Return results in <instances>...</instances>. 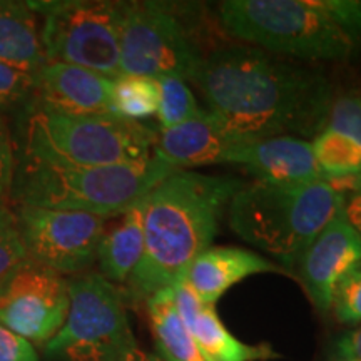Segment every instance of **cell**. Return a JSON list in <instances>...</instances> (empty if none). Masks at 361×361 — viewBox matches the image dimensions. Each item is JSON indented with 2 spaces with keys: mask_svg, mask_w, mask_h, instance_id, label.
Returning <instances> with one entry per match:
<instances>
[{
  "mask_svg": "<svg viewBox=\"0 0 361 361\" xmlns=\"http://www.w3.org/2000/svg\"><path fill=\"white\" fill-rule=\"evenodd\" d=\"M159 361H162V360H161V358H159Z\"/></svg>",
  "mask_w": 361,
  "mask_h": 361,
  "instance_id": "e575fe53",
  "label": "cell"
},
{
  "mask_svg": "<svg viewBox=\"0 0 361 361\" xmlns=\"http://www.w3.org/2000/svg\"><path fill=\"white\" fill-rule=\"evenodd\" d=\"M0 361H39L34 345L0 323Z\"/></svg>",
  "mask_w": 361,
  "mask_h": 361,
  "instance_id": "f1b7e54d",
  "label": "cell"
},
{
  "mask_svg": "<svg viewBox=\"0 0 361 361\" xmlns=\"http://www.w3.org/2000/svg\"><path fill=\"white\" fill-rule=\"evenodd\" d=\"M146 196L126 213L117 216L119 221H116L111 229H104L99 241L96 261L102 276L112 284L128 283L142 258Z\"/></svg>",
  "mask_w": 361,
  "mask_h": 361,
  "instance_id": "ac0fdd59",
  "label": "cell"
},
{
  "mask_svg": "<svg viewBox=\"0 0 361 361\" xmlns=\"http://www.w3.org/2000/svg\"><path fill=\"white\" fill-rule=\"evenodd\" d=\"M159 80V106L157 119L161 129H171L188 123L202 111L197 104L188 80L178 78H162Z\"/></svg>",
  "mask_w": 361,
  "mask_h": 361,
  "instance_id": "603a6c76",
  "label": "cell"
},
{
  "mask_svg": "<svg viewBox=\"0 0 361 361\" xmlns=\"http://www.w3.org/2000/svg\"><path fill=\"white\" fill-rule=\"evenodd\" d=\"M69 283L29 259L0 284V323L34 345H45L69 311Z\"/></svg>",
  "mask_w": 361,
  "mask_h": 361,
  "instance_id": "8fae6325",
  "label": "cell"
},
{
  "mask_svg": "<svg viewBox=\"0 0 361 361\" xmlns=\"http://www.w3.org/2000/svg\"><path fill=\"white\" fill-rule=\"evenodd\" d=\"M25 261L27 256L17 231L16 214L7 207L0 213V284Z\"/></svg>",
  "mask_w": 361,
  "mask_h": 361,
  "instance_id": "d4e9b609",
  "label": "cell"
},
{
  "mask_svg": "<svg viewBox=\"0 0 361 361\" xmlns=\"http://www.w3.org/2000/svg\"><path fill=\"white\" fill-rule=\"evenodd\" d=\"M331 310L341 323H361V264L338 284Z\"/></svg>",
  "mask_w": 361,
  "mask_h": 361,
  "instance_id": "484cf974",
  "label": "cell"
},
{
  "mask_svg": "<svg viewBox=\"0 0 361 361\" xmlns=\"http://www.w3.org/2000/svg\"><path fill=\"white\" fill-rule=\"evenodd\" d=\"M69 311L62 328L44 345L59 361H116L137 346L124 296L102 274L71 279Z\"/></svg>",
  "mask_w": 361,
  "mask_h": 361,
  "instance_id": "52a82bcc",
  "label": "cell"
},
{
  "mask_svg": "<svg viewBox=\"0 0 361 361\" xmlns=\"http://www.w3.org/2000/svg\"><path fill=\"white\" fill-rule=\"evenodd\" d=\"M0 62L37 74L45 62L37 13L29 2H0Z\"/></svg>",
  "mask_w": 361,
  "mask_h": 361,
  "instance_id": "d6986e66",
  "label": "cell"
},
{
  "mask_svg": "<svg viewBox=\"0 0 361 361\" xmlns=\"http://www.w3.org/2000/svg\"><path fill=\"white\" fill-rule=\"evenodd\" d=\"M174 171L156 154L141 164L79 168L66 162L22 154L11 191L20 206L80 211L111 219Z\"/></svg>",
  "mask_w": 361,
  "mask_h": 361,
  "instance_id": "277c9868",
  "label": "cell"
},
{
  "mask_svg": "<svg viewBox=\"0 0 361 361\" xmlns=\"http://www.w3.org/2000/svg\"><path fill=\"white\" fill-rule=\"evenodd\" d=\"M106 221L80 211L20 204L16 213L27 259L59 274L80 273L96 261Z\"/></svg>",
  "mask_w": 361,
  "mask_h": 361,
  "instance_id": "30bf717a",
  "label": "cell"
},
{
  "mask_svg": "<svg viewBox=\"0 0 361 361\" xmlns=\"http://www.w3.org/2000/svg\"><path fill=\"white\" fill-rule=\"evenodd\" d=\"M32 75L0 62V106H13L32 96Z\"/></svg>",
  "mask_w": 361,
  "mask_h": 361,
  "instance_id": "4316f807",
  "label": "cell"
},
{
  "mask_svg": "<svg viewBox=\"0 0 361 361\" xmlns=\"http://www.w3.org/2000/svg\"><path fill=\"white\" fill-rule=\"evenodd\" d=\"M191 80L206 111L236 139L314 137L333 101L331 85L319 72L247 45H226L202 56Z\"/></svg>",
  "mask_w": 361,
  "mask_h": 361,
  "instance_id": "6da1fadb",
  "label": "cell"
},
{
  "mask_svg": "<svg viewBox=\"0 0 361 361\" xmlns=\"http://www.w3.org/2000/svg\"><path fill=\"white\" fill-rule=\"evenodd\" d=\"M283 271L279 264L245 247L211 246L189 264L183 279L202 303L214 306L226 291L243 279Z\"/></svg>",
  "mask_w": 361,
  "mask_h": 361,
  "instance_id": "e0dca14e",
  "label": "cell"
},
{
  "mask_svg": "<svg viewBox=\"0 0 361 361\" xmlns=\"http://www.w3.org/2000/svg\"><path fill=\"white\" fill-rule=\"evenodd\" d=\"M323 128L350 135L361 142V92H348L333 97Z\"/></svg>",
  "mask_w": 361,
  "mask_h": 361,
  "instance_id": "cb8c5ba5",
  "label": "cell"
},
{
  "mask_svg": "<svg viewBox=\"0 0 361 361\" xmlns=\"http://www.w3.org/2000/svg\"><path fill=\"white\" fill-rule=\"evenodd\" d=\"M0 111H2V106H0Z\"/></svg>",
  "mask_w": 361,
  "mask_h": 361,
  "instance_id": "836d02e7",
  "label": "cell"
},
{
  "mask_svg": "<svg viewBox=\"0 0 361 361\" xmlns=\"http://www.w3.org/2000/svg\"><path fill=\"white\" fill-rule=\"evenodd\" d=\"M176 310L197 346L213 361H263L276 358L268 345H246L231 335L216 313L214 306L204 305L184 279L171 288Z\"/></svg>",
  "mask_w": 361,
  "mask_h": 361,
  "instance_id": "2e32d148",
  "label": "cell"
},
{
  "mask_svg": "<svg viewBox=\"0 0 361 361\" xmlns=\"http://www.w3.org/2000/svg\"><path fill=\"white\" fill-rule=\"evenodd\" d=\"M343 194L329 179L308 184L252 180L229 201V228L283 269H291L343 209Z\"/></svg>",
  "mask_w": 361,
  "mask_h": 361,
  "instance_id": "3957f363",
  "label": "cell"
},
{
  "mask_svg": "<svg viewBox=\"0 0 361 361\" xmlns=\"http://www.w3.org/2000/svg\"><path fill=\"white\" fill-rule=\"evenodd\" d=\"M218 17L233 37L283 56L343 61L360 45L319 0H226Z\"/></svg>",
  "mask_w": 361,
  "mask_h": 361,
  "instance_id": "5b68a950",
  "label": "cell"
},
{
  "mask_svg": "<svg viewBox=\"0 0 361 361\" xmlns=\"http://www.w3.org/2000/svg\"><path fill=\"white\" fill-rule=\"evenodd\" d=\"M229 164L241 166L255 180L269 184H308L324 179L311 141L296 135L241 139L231 151Z\"/></svg>",
  "mask_w": 361,
  "mask_h": 361,
  "instance_id": "5bb4252c",
  "label": "cell"
},
{
  "mask_svg": "<svg viewBox=\"0 0 361 361\" xmlns=\"http://www.w3.org/2000/svg\"><path fill=\"white\" fill-rule=\"evenodd\" d=\"M236 139L216 117L202 109L194 119L157 133L154 154L173 169L229 164Z\"/></svg>",
  "mask_w": 361,
  "mask_h": 361,
  "instance_id": "9a60e30c",
  "label": "cell"
},
{
  "mask_svg": "<svg viewBox=\"0 0 361 361\" xmlns=\"http://www.w3.org/2000/svg\"><path fill=\"white\" fill-rule=\"evenodd\" d=\"M338 361H361V324L336 341Z\"/></svg>",
  "mask_w": 361,
  "mask_h": 361,
  "instance_id": "4dcf8cb0",
  "label": "cell"
},
{
  "mask_svg": "<svg viewBox=\"0 0 361 361\" xmlns=\"http://www.w3.org/2000/svg\"><path fill=\"white\" fill-rule=\"evenodd\" d=\"M311 147L324 179L361 176V142L350 135L323 128L313 137Z\"/></svg>",
  "mask_w": 361,
  "mask_h": 361,
  "instance_id": "44dd1931",
  "label": "cell"
},
{
  "mask_svg": "<svg viewBox=\"0 0 361 361\" xmlns=\"http://www.w3.org/2000/svg\"><path fill=\"white\" fill-rule=\"evenodd\" d=\"M201 61V51L168 4L123 2L121 75L189 82Z\"/></svg>",
  "mask_w": 361,
  "mask_h": 361,
  "instance_id": "9c48e42d",
  "label": "cell"
},
{
  "mask_svg": "<svg viewBox=\"0 0 361 361\" xmlns=\"http://www.w3.org/2000/svg\"><path fill=\"white\" fill-rule=\"evenodd\" d=\"M7 200H0V213H2L4 209H7Z\"/></svg>",
  "mask_w": 361,
  "mask_h": 361,
  "instance_id": "d6a6232c",
  "label": "cell"
},
{
  "mask_svg": "<svg viewBox=\"0 0 361 361\" xmlns=\"http://www.w3.org/2000/svg\"><path fill=\"white\" fill-rule=\"evenodd\" d=\"M159 80L146 75H119L112 84V111L123 119L141 123L156 116Z\"/></svg>",
  "mask_w": 361,
  "mask_h": 361,
  "instance_id": "7402d4cb",
  "label": "cell"
},
{
  "mask_svg": "<svg viewBox=\"0 0 361 361\" xmlns=\"http://www.w3.org/2000/svg\"><path fill=\"white\" fill-rule=\"evenodd\" d=\"M157 130L117 116H64L32 107L24 154L79 168L141 164L154 156Z\"/></svg>",
  "mask_w": 361,
  "mask_h": 361,
  "instance_id": "8992f818",
  "label": "cell"
},
{
  "mask_svg": "<svg viewBox=\"0 0 361 361\" xmlns=\"http://www.w3.org/2000/svg\"><path fill=\"white\" fill-rule=\"evenodd\" d=\"M13 173H16V164H13V149L8 128L0 112V200H7V194L12 189Z\"/></svg>",
  "mask_w": 361,
  "mask_h": 361,
  "instance_id": "f546056e",
  "label": "cell"
},
{
  "mask_svg": "<svg viewBox=\"0 0 361 361\" xmlns=\"http://www.w3.org/2000/svg\"><path fill=\"white\" fill-rule=\"evenodd\" d=\"M34 107L64 116H114V79L82 67L45 62L32 75Z\"/></svg>",
  "mask_w": 361,
  "mask_h": 361,
  "instance_id": "4fadbf2b",
  "label": "cell"
},
{
  "mask_svg": "<svg viewBox=\"0 0 361 361\" xmlns=\"http://www.w3.org/2000/svg\"><path fill=\"white\" fill-rule=\"evenodd\" d=\"M152 335L162 361H213L204 355L176 310L171 288L147 300Z\"/></svg>",
  "mask_w": 361,
  "mask_h": 361,
  "instance_id": "ffe728a7",
  "label": "cell"
},
{
  "mask_svg": "<svg viewBox=\"0 0 361 361\" xmlns=\"http://www.w3.org/2000/svg\"><path fill=\"white\" fill-rule=\"evenodd\" d=\"M116 361H159V356L147 353V351H144L139 348V346H135L134 350L124 353L121 358H117Z\"/></svg>",
  "mask_w": 361,
  "mask_h": 361,
  "instance_id": "1f68e13d",
  "label": "cell"
},
{
  "mask_svg": "<svg viewBox=\"0 0 361 361\" xmlns=\"http://www.w3.org/2000/svg\"><path fill=\"white\" fill-rule=\"evenodd\" d=\"M29 4L35 13L42 16L40 40L45 61L78 66L109 79L119 78L123 2L62 0Z\"/></svg>",
  "mask_w": 361,
  "mask_h": 361,
  "instance_id": "ba28073f",
  "label": "cell"
},
{
  "mask_svg": "<svg viewBox=\"0 0 361 361\" xmlns=\"http://www.w3.org/2000/svg\"><path fill=\"white\" fill-rule=\"evenodd\" d=\"M343 194V213L355 231L361 236V176L345 179H329Z\"/></svg>",
  "mask_w": 361,
  "mask_h": 361,
  "instance_id": "83f0119b",
  "label": "cell"
},
{
  "mask_svg": "<svg viewBox=\"0 0 361 361\" xmlns=\"http://www.w3.org/2000/svg\"><path fill=\"white\" fill-rule=\"evenodd\" d=\"M300 278L314 306L328 313L341 279L361 264V236L343 209L329 221L300 259Z\"/></svg>",
  "mask_w": 361,
  "mask_h": 361,
  "instance_id": "7c38bea8",
  "label": "cell"
},
{
  "mask_svg": "<svg viewBox=\"0 0 361 361\" xmlns=\"http://www.w3.org/2000/svg\"><path fill=\"white\" fill-rule=\"evenodd\" d=\"M241 180L178 169L144 200V251L128 281L129 295L149 300L173 288L201 252L209 250L219 221Z\"/></svg>",
  "mask_w": 361,
  "mask_h": 361,
  "instance_id": "7a4b0ae2",
  "label": "cell"
}]
</instances>
